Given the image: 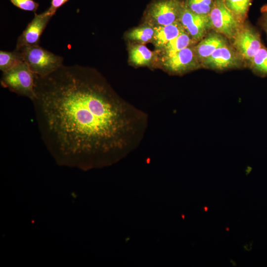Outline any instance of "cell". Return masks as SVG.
Wrapping results in <instances>:
<instances>
[{"label": "cell", "mask_w": 267, "mask_h": 267, "mask_svg": "<svg viewBox=\"0 0 267 267\" xmlns=\"http://www.w3.org/2000/svg\"><path fill=\"white\" fill-rule=\"evenodd\" d=\"M31 101L41 138L61 166L87 170L110 165L139 146L148 127L145 112L78 65L36 75Z\"/></svg>", "instance_id": "obj_1"}, {"label": "cell", "mask_w": 267, "mask_h": 267, "mask_svg": "<svg viewBox=\"0 0 267 267\" xmlns=\"http://www.w3.org/2000/svg\"><path fill=\"white\" fill-rule=\"evenodd\" d=\"M31 70L36 75L44 77L55 71L63 64L62 56L38 45L15 48Z\"/></svg>", "instance_id": "obj_2"}, {"label": "cell", "mask_w": 267, "mask_h": 267, "mask_svg": "<svg viewBox=\"0 0 267 267\" xmlns=\"http://www.w3.org/2000/svg\"><path fill=\"white\" fill-rule=\"evenodd\" d=\"M35 76L29 66L22 62L2 72L0 84L10 91L32 100L35 95Z\"/></svg>", "instance_id": "obj_3"}, {"label": "cell", "mask_w": 267, "mask_h": 267, "mask_svg": "<svg viewBox=\"0 0 267 267\" xmlns=\"http://www.w3.org/2000/svg\"><path fill=\"white\" fill-rule=\"evenodd\" d=\"M183 6L184 1L181 0H155L147 8V24L166 26L178 21Z\"/></svg>", "instance_id": "obj_4"}, {"label": "cell", "mask_w": 267, "mask_h": 267, "mask_svg": "<svg viewBox=\"0 0 267 267\" xmlns=\"http://www.w3.org/2000/svg\"><path fill=\"white\" fill-rule=\"evenodd\" d=\"M209 16L211 27L229 39H233L240 27L239 21L226 7L224 0H214Z\"/></svg>", "instance_id": "obj_5"}, {"label": "cell", "mask_w": 267, "mask_h": 267, "mask_svg": "<svg viewBox=\"0 0 267 267\" xmlns=\"http://www.w3.org/2000/svg\"><path fill=\"white\" fill-rule=\"evenodd\" d=\"M195 47L191 45L172 55L163 57L162 65L168 72L181 75L197 69L200 66Z\"/></svg>", "instance_id": "obj_6"}, {"label": "cell", "mask_w": 267, "mask_h": 267, "mask_svg": "<svg viewBox=\"0 0 267 267\" xmlns=\"http://www.w3.org/2000/svg\"><path fill=\"white\" fill-rule=\"evenodd\" d=\"M233 40L240 56L249 61L263 46L259 33L249 26L240 27Z\"/></svg>", "instance_id": "obj_7"}, {"label": "cell", "mask_w": 267, "mask_h": 267, "mask_svg": "<svg viewBox=\"0 0 267 267\" xmlns=\"http://www.w3.org/2000/svg\"><path fill=\"white\" fill-rule=\"evenodd\" d=\"M178 21L194 42L201 39L207 31L212 27L209 15L195 13L187 8L184 4Z\"/></svg>", "instance_id": "obj_8"}, {"label": "cell", "mask_w": 267, "mask_h": 267, "mask_svg": "<svg viewBox=\"0 0 267 267\" xmlns=\"http://www.w3.org/2000/svg\"><path fill=\"white\" fill-rule=\"evenodd\" d=\"M52 16L48 9L40 14L35 13L32 21L18 37L15 48L39 45L41 36Z\"/></svg>", "instance_id": "obj_9"}, {"label": "cell", "mask_w": 267, "mask_h": 267, "mask_svg": "<svg viewBox=\"0 0 267 267\" xmlns=\"http://www.w3.org/2000/svg\"><path fill=\"white\" fill-rule=\"evenodd\" d=\"M239 55L226 44L203 60L202 65L208 68L223 70L239 66Z\"/></svg>", "instance_id": "obj_10"}, {"label": "cell", "mask_w": 267, "mask_h": 267, "mask_svg": "<svg viewBox=\"0 0 267 267\" xmlns=\"http://www.w3.org/2000/svg\"><path fill=\"white\" fill-rule=\"evenodd\" d=\"M153 27L154 35L152 42L160 50L184 31L179 21L170 25Z\"/></svg>", "instance_id": "obj_11"}, {"label": "cell", "mask_w": 267, "mask_h": 267, "mask_svg": "<svg viewBox=\"0 0 267 267\" xmlns=\"http://www.w3.org/2000/svg\"><path fill=\"white\" fill-rule=\"evenodd\" d=\"M226 44V40L221 35L212 34L195 46V50L199 60L202 61L217 48Z\"/></svg>", "instance_id": "obj_12"}, {"label": "cell", "mask_w": 267, "mask_h": 267, "mask_svg": "<svg viewBox=\"0 0 267 267\" xmlns=\"http://www.w3.org/2000/svg\"><path fill=\"white\" fill-rule=\"evenodd\" d=\"M154 56L153 52L143 44L133 46L129 51L130 60L136 66L149 65Z\"/></svg>", "instance_id": "obj_13"}, {"label": "cell", "mask_w": 267, "mask_h": 267, "mask_svg": "<svg viewBox=\"0 0 267 267\" xmlns=\"http://www.w3.org/2000/svg\"><path fill=\"white\" fill-rule=\"evenodd\" d=\"M194 41L184 30L178 36L170 41L162 49L163 56L172 55L183 48L192 45Z\"/></svg>", "instance_id": "obj_14"}, {"label": "cell", "mask_w": 267, "mask_h": 267, "mask_svg": "<svg viewBox=\"0 0 267 267\" xmlns=\"http://www.w3.org/2000/svg\"><path fill=\"white\" fill-rule=\"evenodd\" d=\"M250 64L256 74L267 76V48L263 45L250 61Z\"/></svg>", "instance_id": "obj_15"}, {"label": "cell", "mask_w": 267, "mask_h": 267, "mask_svg": "<svg viewBox=\"0 0 267 267\" xmlns=\"http://www.w3.org/2000/svg\"><path fill=\"white\" fill-rule=\"evenodd\" d=\"M154 35V27L147 24L133 29L127 34V38L132 41L146 43L152 42Z\"/></svg>", "instance_id": "obj_16"}, {"label": "cell", "mask_w": 267, "mask_h": 267, "mask_svg": "<svg viewBox=\"0 0 267 267\" xmlns=\"http://www.w3.org/2000/svg\"><path fill=\"white\" fill-rule=\"evenodd\" d=\"M22 62L18 51L16 49L13 51H0V70L2 72L11 69Z\"/></svg>", "instance_id": "obj_17"}, {"label": "cell", "mask_w": 267, "mask_h": 267, "mask_svg": "<svg viewBox=\"0 0 267 267\" xmlns=\"http://www.w3.org/2000/svg\"><path fill=\"white\" fill-rule=\"evenodd\" d=\"M252 0H224L226 7L240 21L247 14Z\"/></svg>", "instance_id": "obj_18"}, {"label": "cell", "mask_w": 267, "mask_h": 267, "mask_svg": "<svg viewBox=\"0 0 267 267\" xmlns=\"http://www.w3.org/2000/svg\"><path fill=\"white\" fill-rule=\"evenodd\" d=\"M214 0H185L184 5L192 12L201 15H209Z\"/></svg>", "instance_id": "obj_19"}, {"label": "cell", "mask_w": 267, "mask_h": 267, "mask_svg": "<svg viewBox=\"0 0 267 267\" xmlns=\"http://www.w3.org/2000/svg\"><path fill=\"white\" fill-rule=\"evenodd\" d=\"M16 7L25 11L36 13L39 4L34 0H9Z\"/></svg>", "instance_id": "obj_20"}, {"label": "cell", "mask_w": 267, "mask_h": 267, "mask_svg": "<svg viewBox=\"0 0 267 267\" xmlns=\"http://www.w3.org/2000/svg\"><path fill=\"white\" fill-rule=\"evenodd\" d=\"M69 0H51L50 6L47 9L50 13L53 16L57 10Z\"/></svg>", "instance_id": "obj_21"}, {"label": "cell", "mask_w": 267, "mask_h": 267, "mask_svg": "<svg viewBox=\"0 0 267 267\" xmlns=\"http://www.w3.org/2000/svg\"><path fill=\"white\" fill-rule=\"evenodd\" d=\"M261 11L262 15L260 23L267 35V5L264 6L262 8Z\"/></svg>", "instance_id": "obj_22"}, {"label": "cell", "mask_w": 267, "mask_h": 267, "mask_svg": "<svg viewBox=\"0 0 267 267\" xmlns=\"http://www.w3.org/2000/svg\"><path fill=\"white\" fill-rule=\"evenodd\" d=\"M230 262L232 264V266H236L237 265L236 263L234 261L232 260L231 259L230 260Z\"/></svg>", "instance_id": "obj_23"}, {"label": "cell", "mask_w": 267, "mask_h": 267, "mask_svg": "<svg viewBox=\"0 0 267 267\" xmlns=\"http://www.w3.org/2000/svg\"><path fill=\"white\" fill-rule=\"evenodd\" d=\"M203 210H204V212H207L208 211V207L204 206L203 207Z\"/></svg>", "instance_id": "obj_24"}, {"label": "cell", "mask_w": 267, "mask_h": 267, "mask_svg": "<svg viewBox=\"0 0 267 267\" xmlns=\"http://www.w3.org/2000/svg\"><path fill=\"white\" fill-rule=\"evenodd\" d=\"M225 229H226V231H228L229 230V227H226Z\"/></svg>", "instance_id": "obj_25"}]
</instances>
